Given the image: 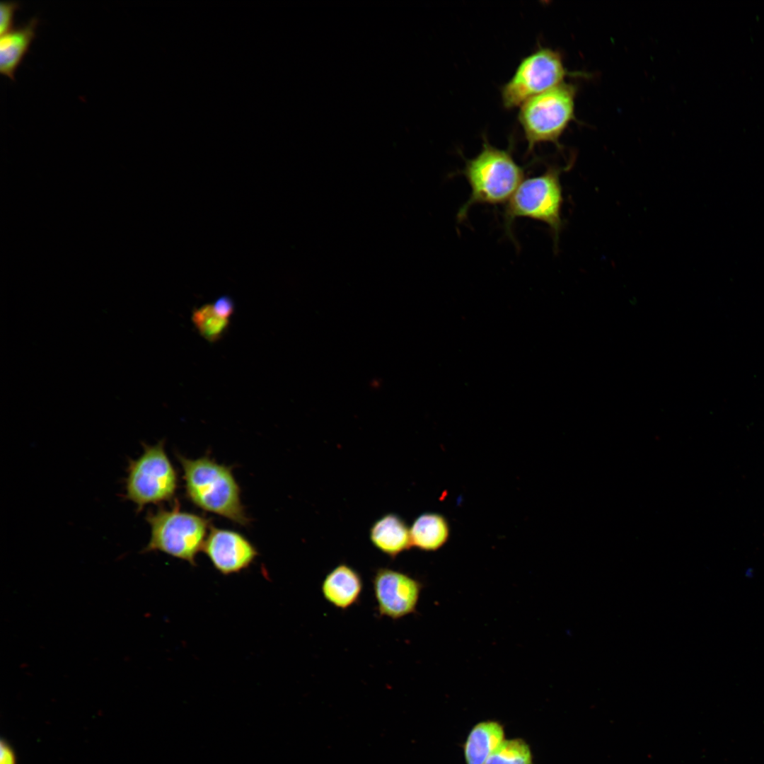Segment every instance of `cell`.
Listing matches in <instances>:
<instances>
[{
    "instance_id": "cell-2",
    "label": "cell",
    "mask_w": 764,
    "mask_h": 764,
    "mask_svg": "<svg viewBox=\"0 0 764 764\" xmlns=\"http://www.w3.org/2000/svg\"><path fill=\"white\" fill-rule=\"evenodd\" d=\"M511 146L499 149L485 138L480 151L465 160L460 172L470 187L468 200L459 208L457 221L465 219L470 207L477 204L497 205L511 198L523 181L525 168L514 158Z\"/></svg>"
},
{
    "instance_id": "cell-4",
    "label": "cell",
    "mask_w": 764,
    "mask_h": 764,
    "mask_svg": "<svg viewBox=\"0 0 764 764\" xmlns=\"http://www.w3.org/2000/svg\"><path fill=\"white\" fill-rule=\"evenodd\" d=\"M567 168L549 166L541 175L521 182L509 199L503 214L505 231L510 238L513 237L514 221L525 217L547 224L555 244L557 245L563 226L560 175Z\"/></svg>"
},
{
    "instance_id": "cell-6",
    "label": "cell",
    "mask_w": 764,
    "mask_h": 764,
    "mask_svg": "<svg viewBox=\"0 0 764 764\" xmlns=\"http://www.w3.org/2000/svg\"><path fill=\"white\" fill-rule=\"evenodd\" d=\"M576 88L562 83L533 96L519 107L518 121L527 142V152L543 143L560 148V139L574 117Z\"/></svg>"
},
{
    "instance_id": "cell-12",
    "label": "cell",
    "mask_w": 764,
    "mask_h": 764,
    "mask_svg": "<svg viewBox=\"0 0 764 764\" xmlns=\"http://www.w3.org/2000/svg\"><path fill=\"white\" fill-rule=\"evenodd\" d=\"M38 19L33 18L26 23L1 35L0 72L14 80L16 69L35 37Z\"/></svg>"
},
{
    "instance_id": "cell-13",
    "label": "cell",
    "mask_w": 764,
    "mask_h": 764,
    "mask_svg": "<svg viewBox=\"0 0 764 764\" xmlns=\"http://www.w3.org/2000/svg\"><path fill=\"white\" fill-rule=\"evenodd\" d=\"M503 725L495 720L477 723L470 729L463 745L466 764H485L497 746L504 740Z\"/></svg>"
},
{
    "instance_id": "cell-18",
    "label": "cell",
    "mask_w": 764,
    "mask_h": 764,
    "mask_svg": "<svg viewBox=\"0 0 764 764\" xmlns=\"http://www.w3.org/2000/svg\"><path fill=\"white\" fill-rule=\"evenodd\" d=\"M216 313L222 318L228 319L234 311L233 301L228 296H221L214 303Z\"/></svg>"
},
{
    "instance_id": "cell-10",
    "label": "cell",
    "mask_w": 764,
    "mask_h": 764,
    "mask_svg": "<svg viewBox=\"0 0 764 764\" xmlns=\"http://www.w3.org/2000/svg\"><path fill=\"white\" fill-rule=\"evenodd\" d=\"M363 587L360 574L352 567L341 563L325 575L321 592L328 603L337 609L347 610L359 601Z\"/></svg>"
},
{
    "instance_id": "cell-8",
    "label": "cell",
    "mask_w": 764,
    "mask_h": 764,
    "mask_svg": "<svg viewBox=\"0 0 764 764\" xmlns=\"http://www.w3.org/2000/svg\"><path fill=\"white\" fill-rule=\"evenodd\" d=\"M371 583L381 617L397 620L416 610L422 589L417 579L401 571L379 567Z\"/></svg>"
},
{
    "instance_id": "cell-15",
    "label": "cell",
    "mask_w": 764,
    "mask_h": 764,
    "mask_svg": "<svg viewBox=\"0 0 764 764\" xmlns=\"http://www.w3.org/2000/svg\"><path fill=\"white\" fill-rule=\"evenodd\" d=\"M192 320L199 334L209 342L220 340L228 329V319L219 316L213 304H204L192 312Z\"/></svg>"
},
{
    "instance_id": "cell-9",
    "label": "cell",
    "mask_w": 764,
    "mask_h": 764,
    "mask_svg": "<svg viewBox=\"0 0 764 764\" xmlns=\"http://www.w3.org/2000/svg\"><path fill=\"white\" fill-rule=\"evenodd\" d=\"M202 551L223 575L248 569L258 556L255 546L241 533L212 526Z\"/></svg>"
},
{
    "instance_id": "cell-1",
    "label": "cell",
    "mask_w": 764,
    "mask_h": 764,
    "mask_svg": "<svg viewBox=\"0 0 764 764\" xmlns=\"http://www.w3.org/2000/svg\"><path fill=\"white\" fill-rule=\"evenodd\" d=\"M176 457L183 469L185 497L192 504L243 526L250 523L232 466L220 464L208 454L195 459L179 453Z\"/></svg>"
},
{
    "instance_id": "cell-17",
    "label": "cell",
    "mask_w": 764,
    "mask_h": 764,
    "mask_svg": "<svg viewBox=\"0 0 764 764\" xmlns=\"http://www.w3.org/2000/svg\"><path fill=\"white\" fill-rule=\"evenodd\" d=\"M20 4L16 1H1L0 4V35L13 29V18Z\"/></svg>"
},
{
    "instance_id": "cell-11",
    "label": "cell",
    "mask_w": 764,
    "mask_h": 764,
    "mask_svg": "<svg viewBox=\"0 0 764 764\" xmlns=\"http://www.w3.org/2000/svg\"><path fill=\"white\" fill-rule=\"evenodd\" d=\"M369 537L376 548L393 559L412 547L410 528L395 514L377 519L370 528Z\"/></svg>"
},
{
    "instance_id": "cell-3",
    "label": "cell",
    "mask_w": 764,
    "mask_h": 764,
    "mask_svg": "<svg viewBox=\"0 0 764 764\" xmlns=\"http://www.w3.org/2000/svg\"><path fill=\"white\" fill-rule=\"evenodd\" d=\"M146 521L150 526V539L141 553L161 552L196 566V557L202 550L212 519L180 509L177 499L170 509L160 507L149 511Z\"/></svg>"
},
{
    "instance_id": "cell-7",
    "label": "cell",
    "mask_w": 764,
    "mask_h": 764,
    "mask_svg": "<svg viewBox=\"0 0 764 764\" xmlns=\"http://www.w3.org/2000/svg\"><path fill=\"white\" fill-rule=\"evenodd\" d=\"M570 75L559 52L539 47L521 60L502 86L503 106L509 110L518 108L529 98L564 83Z\"/></svg>"
},
{
    "instance_id": "cell-14",
    "label": "cell",
    "mask_w": 764,
    "mask_h": 764,
    "mask_svg": "<svg viewBox=\"0 0 764 764\" xmlns=\"http://www.w3.org/2000/svg\"><path fill=\"white\" fill-rule=\"evenodd\" d=\"M410 531L412 546L424 551L439 549L449 536L446 520L436 513H424L417 516Z\"/></svg>"
},
{
    "instance_id": "cell-19",
    "label": "cell",
    "mask_w": 764,
    "mask_h": 764,
    "mask_svg": "<svg viewBox=\"0 0 764 764\" xmlns=\"http://www.w3.org/2000/svg\"><path fill=\"white\" fill-rule=\"evenodd\" d=\"M0 764H17L16 753L8 741L4 739L0 742Z\"/></svg>"
},
{
    "instance_id": "cell-16",
    "label": "cell",
    "mask_w": 764,
    "mask_h": 764,
    "mask_svg": "<svg viewBox=\"0 0 764 764\" xmlns=\"http://www.w3.org/2000/svg\"><path fill=\"white\" fill-rule=\"evenodd\" d=\"M485 764H533L529 745L522 739L503 740Z\"/></svg>"
},
{
    "instance_id": "cell-5",
    "label": "cell",
    "mask_w": 764,
    "mask_h": 764,
    "mask_svg": "<svg viewBox=\"0 0 764 764\" xmlns=\"http://www.w3.org/2000/svg\"><path fill=\"white\" fill-rule=\"evenodd\" d=\"M144 451L129 459L125 479V499L141 511L147 505L175 500L178 488V473L169 459L165 441L155 445L143 443Z\"/></svg>"
}]
</instances>
